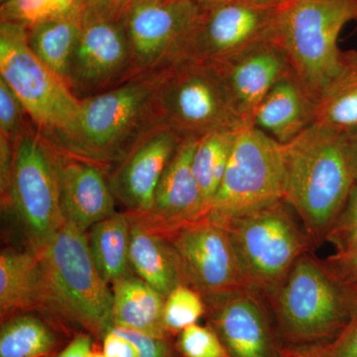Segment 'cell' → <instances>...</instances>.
I'll return each mask as SVG.
<instances>
[{"instance_id":"6da1fadb","label":"cell","mask_w":357,"mask_h":357,"mask_svg":"<svg viewBox=\"0 0 357 357\" xmlns=\"http://www.w3.org/2000/svg\"><path fill=\"white\" fill-rule=\"evenodd\" d=\"M284 150L283 199L314 248L326 241L356 182L349 139L312 123L284 144Z\"/></svg>"},{"instance_id":"7a4b0ae2","label":"cell","mask_w":357,"mask_h":357,"mask_svg":"<svg viewBox=\"0 0 357 357\" xmlns=\"http://www.w3.org/2000/svg\"><path fill=\"white\" fill-rule=\"evenodd\" d=\"M169 68L139 73L114 88L79 100L74 128L52 142L109 173L145 133L159 126L155 102Z\"/></svg>"},{"instance_id":"3957f363","label":"cell","mask_w":357,"mask_h":357,"mask_svg":"<svg viewBox=\"0 0 357 357\" xmlns=\"http://www.w3.org/2000/svg\"><path fill=\"white\" fill-rule=\"evenodd\" d=\"M36 253L43 277L44 318L68 337L84 332L102 342L112 328L114 295L93 262L86 232L65 222Z\"/></svg>"},{"instance_id":"277c9868","label":"cell","mask_w":357,"mask_h":357,"mask_svg":"<svg viewBox=\"0 0 357 357\" xmlns=\"http://www.w3.org/2000/svg\"><path fill=\"white\" fill-rule=\"evenodd\" d=\"M351 21L357 0H286L275 8L272 41L314 102L340 69L338 37Z\"/></svg>"},{"instance_id":"5b68a950","label":"cell","mask_w":357,"mask_h":357,"mask_svg":"<svg viewBox=\"0 0 357 357\" xmlns=\"http://www.w3.org/2000/svg\"><path fill=\"white\" fill-rule=\"evenodd\" d=\"M265 300L286 347L330 344L351 318L349 294L310 252Z\"/></svg>"},{"instance_id":"8992f818","label":"cell","mask_w":357,"mask_h":357,"mask_svg":"<svg viewBox=\"0 0 357 357\" xmlns=\"http://www.w3.org/2000/svg\"><path fill=\"white\" fill-rule=\"evenodd\" d=\"M1 206L17 218L28 248L34 252L64 225L58 148L33 123L14 140L10 187Z\"/></svg>"},{"instance_id":"52a82bcc","label":"cell","mask_w":357,"mask_h":357,"mask_svg":"<svg viewBox=\"0 0 357 357\" xmlns=\"http://www.w3.org/2000/svg\"><path fill=\"white\" fill-rule=\"evenodd\" d=\"M284 199L220 223L229 231L249 288L266 298L314 248Z\"/></svg>"},{"instance_id":"ba28073f","label":"cell","mask_w":357,"mask_h":357,"mask_svg":"<svg viewBox=\"0 0 357 357\" xmlns=\"http://www.w3.org/2000/svg\"><path fill=\"white\" fill-rule=\"evenodd\" d=\"M155 114L157 126L171 129L183 140L248 126L234 112L215 68L189 59L169 68L157 91Z\"/></svg>"},{"instance_id":"9c48e42d","label":"cell","mask_w":357,"mask_h":357,"mask_svg":"<svg viewBox=\"0 0 357 357\" xmlns=\"http://www.w3.org/2000/svg\"><path fill=\"white\" fill-rule=\"evenodd\" d=\"M0 77L20 98L33 124L49 139L74 128L79 100L33 53L27 29L4 21H0Z\"/></svg>"},{"instance_id":"30bf717a","label":"cell","mask_w":357,"mask_h":357,"mask_svg":"<svg viewBox=\"0 0 357 357\" xmlns=\"http://www.w3.org/2000/svg\"><path fill=\"white\" fill-rule=\"evenodd\" d=\"M284 181V144L255 126H243L206 217L225 223L282 201Z\"/></svg>"},{"instance_id":"8fae6325","label":"cell","mask_w":357,"mask_h":357,"mask_svg":"<svg viewBox=\"0 0 357 357\" xmlns=\"http://www.w3.org/2000/svg\"><path fill=\"white\" fill-rule=\"evenodd\" d=\"M161 234L177 252L185 284L204 299L249 288L229 231L220 223L204 217Z\"/></svg>"},{"instance_id":"7c38bea8","label":"cell","mask_w":357,"mask_h":357,"mask_svg":"<svg viewBox=\"0 0 357 357\" xmlns=\"http://www.w3.org/2000/svg\"><path fill=\"white\" fill-rule=\"evenodd\" d=\"M201 10L194 0L131 4L124 20L137 73L166 69L184 60Z\"/></svg>"},{"instance_id":"4fadbf2b","label":"cell","mask_w":357,"mask_h":357,"mask_svg":"<svg viewBox=\"0 0 357 357\" xmlns=\"http://www.w3.org/2000/svg\"><path fill=\"white\" fill-rule=\"evenodd\" d=\"M124 18L84 20L68 81L77 100L98 95L139 74Z\"/></svg>"},{"instance_id":"5bb4252c","label":"cell","mask_w":357,"mask_h":357,"mask_svg":"<svg viewBox=\"0 0 357 357\" xmlns=\"http://www.w3.org/2000/svg\"><path fill=\"white\" fill-rule=\"evenodd\" d=\"M276 6L229 0L202 9L184 59L215 63L271 39Z\"/></svg>"},{"instance_id":"9a60e30c","label":"cell","mask_w":357,"mask_h":357,"mask_svg":"<svg viewBox=\"0 0 357 357\" xmlns=\"http://www.w3.org/2000/svg\"><path fill=\"white\" fill-rule=\"evenodd\" d=\"M204 302L208 325L229 357H280L284 345L261 294L243 288Z\"/></svg>"},{"instance_id":"2e32d148","label":"cell","mask_w":357,"mask_h":357,"mask_svg":"<svg viewBox=\"0 0 357 357\" xmlns=\"http://www.w3.org/2000/svg\"><path fill=\"white\" fill-rule=\"evenodd\" d=\"M182 138L165 126L150 129L109 172L114 198L134 217L151 208L160 180Z\"/></svg>"},{"instance_id":"e0dca14e","label":"cell","mask_w":357,"mask_h":357,"mask_svg":"<svg viewBox=\"0 0 357 357\" xmlns=\"http://www.w3.org/2000/svg\"><path fill=\"white\" fill-rule=\"evenodd\" d=\"M208 64L217 70L232 107L244 126H252L256 109L268 91L292 73L283 51L272 39Z\"/></svg>"},{"instance_id":"ac0fdd59","label":"cell","mask_w":357,"mask_h":357,"mask_svg":"<svg viewBox=\"0 0 357 357\" xmlns=\"http://www.w3.org/2000/svg\"><path fill=\"white\" fill-rule=\"evenodd\" d=\"M61 208L66 223L88 232L116 213L109 173L93 162L58 149Z\"/></svg>"},{"instance_id":"d6986e66","label":"cell","mask_w":357,"mask_h":357,"mask_svg":"<svg viewBox=\"0 0 357 357\" xmlns=\"http://www.w3.org/2000/svg\"><path fill=\"white\" fill-rule=\"evenodd\" d=\"M196 141H182L160 180L150 211L141 217H131L160 232L206 217V204L192 171Z\"/></svg>"},{"instance_id":"ffe728a7","label":"cell","mask_w":357,"mask_h":357,"mask_svg":"<svg viewBox=\"0 0 357 357\" xmlns=\"http://www.w3.org/2000/svg\"><path fill=\"white\" fill-rule=\"evenodd\" d=\"M314 100L293 73L268 91L253 116L252 126L287 144L314 123Z\"/></svg>"},{"instance_id":"44dd1931","label":"cell","mask_w":357,"mask_h":357,"mask_svg":"<svg viewBox=\"0 0 357 357\" xmlns=\"http://www.w3.org/2000/svg\"><path fill=\"white\" fill-rule=\"evenodd\" d=\"M26 312L44 316V285L38 255L6 248L0 255V319Z\"/></svg>"},{"instance_id":"7402d4cb","label":"cell","mask_w":357,"mask_h":357,"mask_svg":"<svg viewBox=\"0 0 357 357\" xmlns=\"http://www.w3.org/2000/svg\"><path fill=\"white\" fill-rule=\"evenodd\" d=\"M129 217V262L133 273L165 298L178 286L187 285L180 259L169 239Z\"/></svg>"},{"instance_id":"603a6c76","label":"cell","mask_w":357,"mask_h":357,"mask_svg":"<svg viewBox=\"0 0 357 357\" xmlns=\"http://www.w3.org/2000/svg\"><path fill=\"white\" fill-rule=\"evenodd\" d=\"M112 323L115 328L156 337H171L164 326L166 298L137 275L131 273L112 285Z\"/></svg>"},{"instance_id":"cb8c5ba5","label":"cell","mask_w":357,"mask_h":357,"mask_svg":"<svg viewBox=\"0 0 357 357\" xmlns=\"http://www.w3.org/2000/svg\"><path fill=\"white\" fill-rule=\"evenodd\" d=\"M314 123L347 138L357 133V51L342 52L337 76L314 102Z\"/></svg>"},{"instance_id":"d4e9b609","label":"cell","mask_w":357,"mask_h":357,"mask_svg":"<svg viewBox=\"0 0 357 357\" xmlns=\"http://www.w3.org/2000/svg\"><path fill=\"white\" fill-rule=\"evenodd\" d=\"M130 229L128 213L116 211L86 232L91 257L109 285L133 273L129 262Z\"/></svg>"},{"instance_id":"484cf974","label":"cell","mask_w":357,"mask_h":357,"mask_svg":"<svg viewBox=\"0 0 357 357\" xmlns=\"http://www.w3.org/2000/svg\"><path fill=\"white\" fill-rule=\"evenodd\" d=\"M64 337L37 312L17 314L1 323L0 357H53L64 347Z\"/></svg>"},{"instance_id":"4316f807","label":"cell","mask_w":357,"mask_h":357,"mask_svg":"<svg viewBox=\"0 0 357 357\" xmlns=\"http://www.w3.org/2000/svg\"><path fill=\"white\" fill-rule=\"evenodd\" d=\"M83 22L74 20L47 21L27 29L30 49L67 84L70 64Z\"/></svg>"},{"instance_id":"83f0119b","label":"cell","mask_w":357,"mask_h":357,"mask_svg":"<svg viewBox=\"0 0 357 357\" xmlns=\"http://www.w3.org/2000/svg\"><path fill=\"white\" fill-rule=\"evenodd\" d=\"M238 130L215 131L196 141L192 171L206 204V213L222 183Z\"/></svg>"},{"instance_id":"f1b7e54d","label":"cell","mask_w":357,"mask_h":357,"mask_svg":"<svg viewBox=\"0 0 357 357\" xmlns=\"http://www.w3.org/2000/svg\"><path fill=\"white\" fill-rule=\"evenodd\" d=\"M86 10L84 0H10L0 4V21L28 29L47 21L84 22Z\"/></svg>"},{"instance_id":"f546056e","label":"cell","mask_w":357,"mask_h":357,"mask_svg":"<svg viewBox=\"0 0 357 357\" xmlns=\"http://www.w3.org/2000/svg\"><path fill=\"white\" fill-rule=\"evenodd\" d=\"M206 306L203 296L188 285H180L166 297L164 326L171 337H178L189 326L206 317Z\"/></svg>"},{"instance_id":"4dcf8cb0","label":"cell","mask_w":357,"mask_h":357,"mask_svg":"<svg viewBox=\"0 0 357 357\" xmlns=\"http://www.w3.org/2000/svg\"><path fill=\"white\" fill-rule=\"evenodd\" d=\"M182 357H229L217 333L210 326H189L175 342Z\"/></svg>"},{"instance_id":"1f68e13d","label":"cell","mask_w":357,"mask_h":357,"mask_svg":"<svg viewBox=\"0 0 357 357\" xmlns=\"http://www.w3.org/2000/svg\"><path fill=\"white\" fill-rule=\"evenodd\" d=\"M31 123L20 98L0 77V135L14 142Z\"/></svg>"},{"instance_id":"d6a6232c","label":"cell","mask_w":357,"mask_h":357,"mask_svg":"<svg viewBox=\"0 0 357 357\" xmlns=\"http://www.w3.org/2000/svg\"><path fill=\"white\" fill-rule=\"evenodd\" d=\"M326 241L332 243L335 251L347 250L357 243V182Z\"/></svg>"},{"instance_id":"836d02e7","label":"cell","mask_w":357,"mask_h":357,"mask_svg":"<svg viewBox=\"0 0 357 357\" xmlns=\"http://www.w3.org/2000/svg\"><path fill=\"white\" fill-rule=\"evenodd\" d=\"M326 271L337 282L351 301L357 298V243L344 251H335V255L321 261Z\"/></svg>"},{"instance_id":"e575fe53","label":"cell","mask_w":357,"mask_h":357,"mask_svg":"<svg viewBox=\"0 0 357 357\" xmlns=\"http://www.w3.org/2000/svg\"><path fill=\"white\" fill-rule=\"evenodd\" d=\"M121 330L136 344L139 357H182L173 338L156 337L124 328Z\"/></svg>"},{"instance_id":"d590c367","label":"cell","mask_w":357,"mask_h":357,"mask_svg":"<svg viewBox=\"0 0 357 357\" xmlns=\"http://www.w3.org/2000/svg\"><path fill=\"white\" fill-rule=\"evenodd\" d=\"M328 357H357V298L351 301V318L342 333L325 344Z\"/></svg>"},{"instance_id":"8d00e7d4","label":"cell","mask_w":357,"mask_h":357,"mask_svg":"<svg viewBox=\"0 0 357 357\" xmlns=\"http://www.w3.org/2000/svg\"><path fill=\"white\" fill-rule=\"evenodd\" d=\"M84 20H121L126 17L132 0H84Z\"/></svg>"},{"instance_id":"74e56055","label":"cell","mask_w":357,"mask_h":357,"mask_svg":"<svg viewBox=\"0 0 357 357\" xmlns=\"http://www.w3.org/2000/svg\"><path fill=\"white\" fill-rule=\"evenodd\" d=\"M102 351L107 357H139V351L121 328L112 326L102 338Z\"/></svg>"},{"instance_id":"f35d334b","label":"cell","mask_w":357,"mask_h":357,"mask_svg":"<svg viewBox=\"0 0 357 357\" xmlns=\"http://www.w3.org/2000/svg\"><path fill=\"white\" fill-rule=\"evenodd\" d=\"M95 349L93 337L89 333H76L69 342L53 357H89Z\"/></svg>"},{"instance_id":"ab89813d","label":"cell","mask_w":357,"mask_h":357,"mask_svg":"<svg viewBox=\"0 0 357 357\" xmlns=\"http://www.w3.org/2000/svg\"><path fill=\"white\" fill-rule=\"evenodd\" d=\"M280 357H328L325 344L286 347L282 349Z\"/></svg>"},{"instance_id":"60d3db41","label":"cell","mask_w":357,"mask_h":357,"mask_svg":"<svg viewBox=\"0 0 357 357\" xmlns=\"http://www.w3.org/2000/svg\"><path fill=\"white\" fill-rule=\"evenodd\" d=\"M349 139V152H351L352 168L357 182V133L354 134Z\"/></svg>"},{"instance_id":"b9f144b4","label":"cell","mask_w":357,"mask_h":357,"mask_svg":"<svg viewBox=\"0 0 357 357\" xmlns=\"http://www.w3.org/2000/svg\"><path fill=\"white\" fill-rule=\"evenodd\" d=\"M201 9H208L211 7L217 6L223 2L229 1V0H194Z\"/></svg>"},{"instance_id":"7bdbcfd3","label":"cell","mask_w":357,"mask_h":357,"mask_svg":"<svg viewBox=\"0 0 357 357\" xmlns=\"http://www.w3.org/2000/svg\"><path fill=\"white\" fill-rule=\"evenodd\" d=\"M249 1L256 2V3L264 4V6H278L285 2L286 0H249Z\"/></svg>"},{"instance_id":"ee69618b","label":"cell","mask_w":357,"mask_h":357,"mask_svg":"<svg viewBox=\"0 0 357 357\" xmlns=\"http://www.w3.org/2000/svg\"><path fill=\"white\" fill-rule=\"evenodd\" d=\"M172 1V0H132V3H164V2Z\"/></svg>"},{"instance_id":"f6af8a7d","label":"cell","mask_w":357,"mask_h":357,"mask_svg":"<svg viewBox=\"0 0 357 357\" xmlns=\"http://www.w3.org/2000/svg\"><path fill=\"white\" fill-rule=\"evenodd\" d=\"M89 357H107L105 354H103L102 349V351H98V349H93V352H91V356Z\"/></svg>"},{"instance_id":"bcb514c9","label":"cell","mask_w":357,"mask_h":357,"mask_svg":"<svg viewBox=\"0 0 357 357\" xmlns=\"http://www.w3.org/2000/svg\"><path fill=\"white\" fill-rule=\"evenodd\" d=\"M8 1H10V0H0V4L6 3Z\"/></svg>"}]
</instances>
